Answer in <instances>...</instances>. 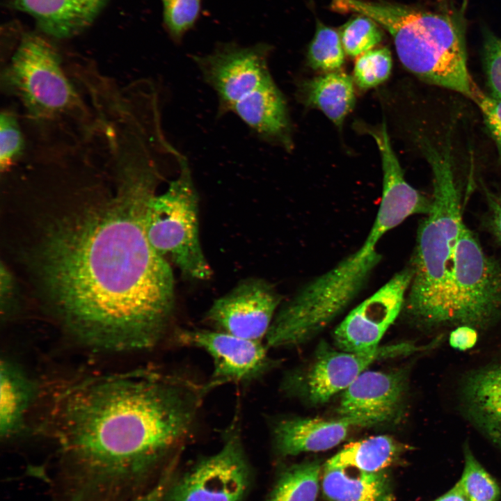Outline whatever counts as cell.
Listing matches in <instances>:
<instances>
[{"label":"cell","mask_w":501,"mask_h":501,"mask_svg":"<svg viewBox=\"0 0 501 501\" xmlns=\"http://www.w3.org/2000/svg\"><path fill=\"white\" fill-rule=\"evenodd\" d=\"M154 193L129 177L109 202L54 223L39 248L47 294L68 330L90 347L151 348L173 321L170 263L152 247L144 228Z\"/></svg>","instance_id":"obj_1"},{"label":"cell","mask_w":501,"mask_h":501,"mask_svg":"<svg viewBox=\"0 0 501 501\" xmlns=\"http://www.w3.org/2000/svg\"><path fill=\"white\" fill-rule=\"evenodd\" d=\"M209 391L207 382L156 369L72 388L58 416L54 501H127L145 492L193 435Z\"/></svg>","instance_id":"obj_2"},{"label":"cell","mask_w":501,"mask_h":501,"mask_svg":"<svg viewBox=\"0 0 501 501\" xmlns=\"http://www.w3.org/2000/svg\"><path fill=\"white\" fill-rule=\"evenodd\" d=\"M335 11L367 16L392 35L402 65L422 80L472 100L480 89L468 67L463 9L434 10L383 1L332 0Z\"/></svg>","instance_id":"obj_3"},{"label":"cell","mask_w":501,"mask_h":501,"mask_svg":"<svg viewBox=\"0 0 501 501\" xmlns=\"http://www.w3.org/2000/svg\"><path fill=\"white\" fill-rule=\"evenodd\" d=\"M422 145L432 170L433 196L431 209L418 227L404 309L414 321L432 328L450 326L452 271L464 223L450 157L427 142Z\"/></svg>","instance_id":"obj_4"},{"label":"cell","mask_w":501,"mask_h":501,"mask_svg":"<svg viewBox=\"0 0 501 501\" xmlns=\"http://www.w3.org/2000/svg\"><path fill=\"white\" fill-rule=\"evenodd\" d=\"M423 205L411 189L390 184L382 189L381 202L363 245L334 267L312 278L282 306L290 329L312 339L340 315L363 289L382 256L377 244L408 217L420 214Z\"/></svg>","instance_id":"obj_5"},{"label":"cell","mask_w":501,"mask_h":501,"mask_svg":"<svg viewBox=\"0 0 501 501\" xmlns=\"http://www.w3.org/2000/svg\"><path fill=\"white\" fill-rule=\"evenodd\" d=\"M198 200L188 163L161 192H156L149 199L144 228L152 247L185 278L206 280L211 278L212 270L200 243Z\"/></svg>","instance_id":"obj_6"},{"label":"cell","mask_w":501,"mask_h":501,"mask_svg":"<svg viewBox=\"0 0 501 501\" xmlns=\"http://www.w3.org/2000/svg\"><path fill=\"white\" fill-rule=\"evenodd\" d=\"M3 79L35 118H54L72 109L78 100L57 51L36 33L23 36Z\"/></svg>","instance_id":"obj_7"},{"label":"cell","mask_w":501,"mask_h":501,"mask_svg":"<svg viewBox=\"0 0 501 501\" xmlns=\"http://www.w3.org/2000/svg\"><path fill=\"white\" fill-rule=\"evenodd\" d=\"M501 318V265L464 224L455 248L450 283V326L484 329Z\"/></svg>","instance_id":"obj_8"},{"label":"cell","mask_w":501,"mask_h":501,"mask_svg":"<svg viewBox=\"0 0 501 501\" xmlns=\"http://www.w3.org/2000/svg\"><path fill=\"white\" fill-rule=\"evenodd\" d=\"M239 423L226 431L221 448L170 480L163 501H244L253 472Z\"/></svg>","instance_id":"obj_9"},{"label":"cell","mask_w":501,"mask_h":501,"mask_svg":"<svg viewBox=\"0 0 501 501\" xmlns=\"http://www.w3.org/2000/svg\"><path fill=\"white\" fill-rule=\"evenodd\" d=\"M270 51V46L263 43L250 47L228 43L210 54L193 56L202 79L217 95L218 117L274 81L268 64Z\"/></svg>","instance_id":"obj_10"},{"label":"cell","mask_w":501,"mask_h":501,"mask_svg":"<svg viewBox=\"0 0 501 501\" xmlns=\"http://www.w3.org/2000/svg\"><path fill=\"white\" fill-rule=\"evenodd\" d=\"M175 335L180 344L199 348L212 358L214 369L207 381L210 390L225 383L256 381L275 363L262 341L243 339L215 329H180Z\"/></svg>","instance_id":"obj_11"},{"label":"cell","mask_w":501,"mask_h":501,"mask_svg":"<svg viewBox=\"0 0 501 501\" xmlns=\"http://www.w3.org/2000/svg\"><path fill=\"white\" fill-rule=\"evenodd\" d=\"M412 278L411 267H405L354 308L334 331L336 347L347 352H366L377 348L404 308Z\"/></svg>","instance_id":"obj_12"},{"label":"cell","mask_w":501,"mask_h":501,"mask_svg":"<svg viewBox=\"0 0 501 501\" xmlns=\"http://www.w3.org/2000/svg\"><path fill=\"white\" fill-rule=\"evenodd\" d=\"M282 296L274 286L262 278H247L216 299L205 319L213 329L243 339L266 338Z\"/></svg>","instance_id":"obj_13"},{"label":"cell","mask_w":501,"mask_h":501,"mask_svg":"<svg viewBox=\"0 0 501 501\" xmlns=\"http://www.w3.org/2000/svg\"><path fill=\"white\" fill-rule=\"evenodd\" d=\"M440 341L441 339L438 338L423 346L401 342L379 346L366 352L337 351L321 345L305 375L303 390L312 403H325L334 395L347 388L375 361L428 350L434 348Z\"/></svg>","instance_id":"obj_14"},{"label":"cell","mask_w":501,"mask_h":501,"mask_svg":"<svg viewBox=\"0 0 501 501\" xmlns=\"http://www.w3.org/2000/svg\"><path fill=\"white\" fill-rule=\"evenodd\" d=\"M408 368L365 370L342 393L337 413L356 427L389 422L401 413L408 387Z\"/></svg>","instance_id":"obj_15"},{"label":"cell","mask_w":501,"mask_h":501,"mask_svg":"<svg viewBox=\"0 0 501 501\" xmlns=\"http://www.w3.org/2000/svg\"><path fill=\"white\" fill-rule=\"evenodd\" d=\"M459 395L465 418L501 449V357L468 372Z\"/></svg>","instance_id":"obj_16"},{"label":"cell","mask_w":501,"mask_h":501,"mask_svg":"<svg viewBox=\"0 0 501 501\" xmlns=\"http://www.w3.org/2000/svg\"><path fill=\"white\" fill-rule=\"evenodd\" d=\"M355 422L347 418L324 420L309 418H283L271 427L273 445L283 456L331 449L348 436Z\"/></svg>","instance_id":"obj_17"},{"label":"cell","mask_w":501,"mask_h":501,"mask_svg":"<svg viewBox=\"0 0 501 501\" xmlns=\"http://www.w3.org/2000/svg\"><path fill=\"white\" fill-rule=\"evenodd\" d=\"M109 0H10L15 9L32 17L40 30L68 38L88 28Z\"/></svg>","instance_id":"obj_18"},{"label":"cell","mask_w":501,"mask_h":501,"mask_svg":"<svg viewBox=\"0 0 501 501\" xmlns=\"http://www.w3.org/2000/svg\"><path fill=\"white\" fill-rule=\"evenodd\" d=\"M321 488L328 501H394L392 479L386 470L368 472L323 468Z\"/></svg>","instance_id":"obj_19"},{"label":"cell","mask_w":501,"mask_h":501,"mask_svg":"<svg viewBox=\"0 0 501 501\" xmlns=\"http://www.w3.org/2000/svg\"><path fill=\"white\" fill-rule=\"evenodd\" d=\"M0 375V434L10 440L22 430L37 388L22 367L8 359L1 361Z\"/></svg>","instance_id":"obj_20"},{"label":"cell","mask_w":501,"mask_h":501,"mask_svg":"<svg viewBox=\"0 0 501 501\" xmlns=\"http://www.w3.org/2000/svg\"><path fill=\"white\" fill-rule=\"evenodd\" d=\"M408 446L386 435L372 436L346 445L330 458L324 468L352 469L374 472L397 463Z\"/></svg>","instance_id":"obj_21"},{"label":"cell","mask_w":501,"mask_h":501,"mask_svg":"<svg viewBox=\"0 0 501 501\" xmlns=\"http://www.w3.org/2000/svg\"><path fill=\"white\" fill-rule=\"evenodd\" d=\"M303 93L309 105L321 111L338 126L355 103L351 78L337 71L326 73L305 83Z\"/></svg>","instance_id":"obj_22"},{"label":"cell","mask_w":501,"mask_h":501,"mask_svg":"<svg viewBox=\"0 0 501 501\" xmlns=\"http://www.w3.org/2000/svg\"><path fill=\"white\" fill-rule=\"evenodd\" d=\"M321 470L320 463L316 460L285 468L265 501H316Z\"/></svg>","instance_id":"obj_23"},{"label":"cell","mask_w":501,"mask_h":501,"mask_svg":"<svg viewBox=\"0 0 501 501\" xmlns=\"http://www.w3.org/2000/svg\"><path fill=\"white\" fill-rule=\"evenodd\" d=\"M464 466L457 482L468 501H498L501 491L496 480L477 459L468 443L463 445Z\"/></svg>","instance_id":"obj_24"},{"label":"cell","mask_w":501,"mask_h":501,"mask_svg":"<svg viewBox=\"0 0 501 501\" xmlns=\"http://www.w3.org/2000/svg\"><path fill=\"white\" fill-rule=\"evenodd\" d=\"M307 58L310 66L315 70L337 72L344 62V51L338 33L318 22L308 46Z\"/></svg>","instance_id":"obj_25"},{"label":"cell","mask_w":501,"mask_h":501,"mask_svg":"<svg viewBox=\"0 0 501 501\" xmlns=\"http://www.w3.org/2000/svg\"><path fill=\"white\" fill-rule=\"evenodd\" d=\"M340 39L344 52L358 57L381 42L383 34L370 17L358 14L350 19L340 29Z\"/></svg>","instance_id":"obj_26"},{"label":"cell","mask_w":501,"mask_h":501,"mask_svg":"<svg viewBox=\"0 0 501 501\" xmlns=\"http://www.w3.org/2000/svg\"><path fill=\"white\" fill-rule=\"evenodd\" d=\"M392 66L391 53L387 47L371 49L357 57L354 80L360 88L375 87L388 79Z\"/></svg>","instance_id":"obj_27"},{"label":"cell","mask_w":501,"mask_h":501,"mask_svg":"<svg viewBox=\"0 0 501 501\" xmlns=\"http://www.w3.org/2000/svg\"><path fill=\"white\" fill-rule=\"evenodd\" d=\"M164 20L169 33L180 40L197 20L201 0H161Z\"/></svg>","instance_id":"obj_28"},{"label":"cell","mask_w":501,"mask_h":501,"mask_svg":"<svg viewBox=\"0 0 501 501\" xmlns=\"http://www.w3.org/2000/svg\"><path fill=\"white\" fill-rule=\"evenodd\" d=\"M483 63L488 94L501 100V37L489 29H483Z\"/></svg>","instance_id":"obj_29"},{"label":"cell","mask_w":501,"mask_h":501,"mask_svg":"<svg viewBox=\"0 0 501 501\" xmlns=\"http://www.w3.org/2000/svg\"><path fill=\"white\" fill-rule=\"evenodd\" d=\"M0 167L7 169L21 154L24 142L16 118L9 111L0 117Z\"/></svg>","instance_id":"obj_30"},{"label":"cell","mask_w":501,"mask_h":501,"mask_svg":"<svg viewBox=\"0 0 501 501\" xmlns=\"http://www.w3.org/2000/svg\"><path fill=\"white\" fill-rule=\"evenodd\" d=\"M474 102L479 107L484 124L501 156V100L480 90Z\"/></svg>","instance_id":"obj_31"},{"label":"cell","mask_w":501,"mask_h":501,"mask_svg":"<svg viewBox=\"0 0 501 501\" xmlns=\"http://www.w3.org/2000/svg\"><path fill=\"white\" fill-rule=\"evenodd\" d=\"M174 463H170L161 472L154 484L150 486L143 493L127 501H163L168 486L173 476Z\"/></svg>","instance_id":"obj_32"},{"label":"cell","mask_w":501,"mask_h":501,"mask_svg":"<svg viewBox=\"0 0 501 501\" xmlns=\"http://www.w3.org/2000/svg\"><path fill=\"white\" fill-rule=\"evenodd\" d=\"M477 329L468 325H459L449 335L450 345L459 351L472 349L478 340Z\"/></svg>","instance_id":"obj_33"},{"label":"cell","mask_w":501,"mask_h":501,"mask_svg":"<svg viewBox=\"0 0 501 501\" xmlns=\"http://www.w3.org/2000/svg\"><path fill=\"white\" fill-rule=\"evenodd\" d=\"M489 224L492 232L501 242V196H488Z\"/></svg>","instance_id":"obj_34"},{"label":"cell","mask_w":501,"mask_h":501,"mask_svg":"<svg viewBox=\"0 0 501 501\" xmlns=\"http://www.w3.org/2000/svg\"><path fill=\"white\" fill-rule=\"evenodd\" d=\"M433 501H468L456 482L448 491Z\"/></svg>","instance_id":"obj_35"}]
</instances>
